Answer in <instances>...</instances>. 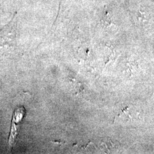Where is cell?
<instances>
[{
  "mask_svg": "<svg viewBox=\"0 0 154 154\" xmlns=\"http://www.w3.org/2000/svg\"><path fill=\"white\" fill-rule=\"evenodd\" d=\"M17 13L11 20L0 29V47H13L16 43Z\"/></svg>",
  "mask_w": 154,
  "mask_h": 154,
  "instance_id": "6da1fadb",
  "label": "cell"
},
{
  "mask_svg": "<svg viewBox=\"0 0 154 154\" xmlns=\"http://www.w3.org/2000/svg\"><path fill=\"white\" fill-rule=\"evenodd\" d=\"M25 115V109L23 107H18L15 110L12 119L11 134L9 139V147L11 150L18 135L23 119Z\"/></svg>",
  "mask_w": 154,
  "mask_h": 154,
  "instance_id": "7a4b0ae2",
  "label": "cell"
},
{
  "mask_svg": "<svg viewBox=\"0 0 154 154\" xmlns=\"http://www.w3.org/2000/svg\"><path fill=\"white\" fill-rule=\"evenodd\" d=\"M110 15L111 14L110 12L108 11L107 8H106L102 14V18L101 20V22L103 24H105V25H108L111 23V18Z\"/></svg>",
  "mask_w": 154,
  "mask_h": 154,
  "instance_id": "3957f363",
  "label": "cell"
}]
</instances>
